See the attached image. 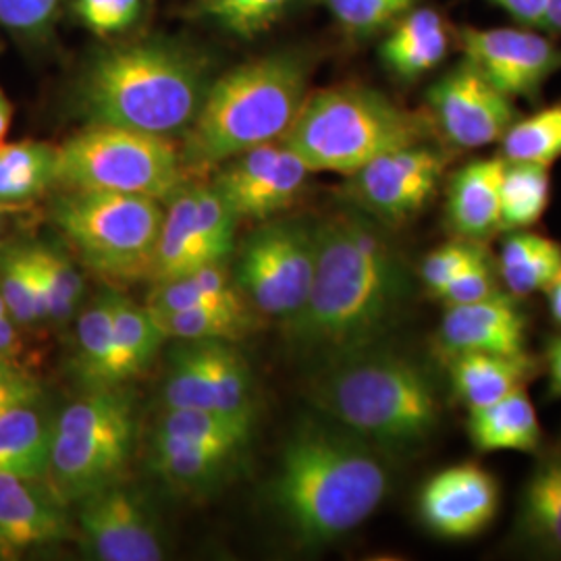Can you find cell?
<instances>
[{
    "label": "cell",
    "mask_w": 561,
    "mask_h": 561,
    "mask_svg": "<svg viewBox=\"0 0 561 561\" xmlns=\"http://www.w3.org/2000/svg\"><path fill=\"white\" fill-rule=\"evenodd\" d=\"M468 439L479 454H537L545 445L541 422L526 389L468 410Z\"/></svg>",
    "instance_id": "obj_24"
},
{
    "label": "cell",
    "mask_w": 561,
    "mask_h": 561,
    "mask_svg": "<svg viewBox=\"0 0 561 561\" xmlns=\"http://www.w3.org/2000/svg\"><path fill=\"white\" fill-rule=\"evenodd\" d=\"M80 539L99 561L164 560V537L148 502L131 486L113 482L81 497Z\"/></svg>",
    "instance_id": "obj_15"
},
{
    "label": "cell",
    "mask_w": 561,
    "mask_h": 561,
    "mask_svg": "<svg viewBox=\"0 0 561 561\" xmlns=\"http://www.w3.org/2000/svg\"><path fill=\"white\" fill-rule=\"evenodd\" d=\"M454 32L442 11L416 4L396 21L379 48L385 69L403 83H416L449 57Z\"/></svg>",
    "instance_id": "obj_22"
},
{
    "label": "cell",
    "mask_w": 561,
    "mask_h": 561,
    "mask_svg": "<svg viewBox=\"0 0 561 561\" xmlns=\"http://www.w3.org/2000/svg\"><path fill=\"white\" fill-rule=\"evenodd\" d=\"M426 115L449 150L500 144L520 119L516 101L505 96L468 59L443 71L424 94Z\"/></svg>",
    "instance_id": "obj_13"
},
{
    "label": "cell",
    "mask_w": 561,
    "mask_h": 561,
    "mask_svg": "<svg viewBox=\"0 0 561 561\" xmlns=\"http://www.w3.org/2000/svg\"><path fill=\"white\" fill-rule=\"evenodd\" d=\"M0 560H7V556H4V553H2V551H0Z\"/></svg>",
    "instance_id": "obj_53"
},
{
    "label": "cell",
    "mask_w": 561,
    "mask_h": 561,
    "mask_svg": "<svg viewBox=\"0 0 561 561\" xmlns=\"http://www.w3.org/2000/svg\"><path fill=\"white\" fill-rule=\"evenodd\" d=\"M248 301L204 304L175 312H150L164 340L231 341L243 337L252 327Z\"/></svg>",
    "instance_id": "obj_30"
},
{
    "label": "cell",
    "mask_w": 561,
    "mask_h": 561,
    "mask_svg": "<svg viewBox=\"0 0 561 561\" xmlns=\"http://www.w3.org/2000/svg\"><path fill=\"white\" fill-rule=\"evenodd\" d=\"M503 159L551 167L561 159V102L516 121L503 136Z\"/></svg>",
    "instance_id": "obj_35"
},
{
    "label": "cell",
    "mask_w": 561,
    "mask_h": 561,
    "mask_svg": "<svg viewBox=\"0 0 561 561\" xmlns=\"http://www.w3.org/2000/svg\"><path fill=\"white\" fill-rule=\"evenodd\" d=\"M545 294H547V301H549L551 321L556 322L561 329V275L551 283V287Z\"/></svg>",
    "instance_id": "obj_50"
},
{
    "label": "cell",
    "mask_w": 561,
    "mask_h": 561,
    "mask_svg": "<svg viewBox=\"0 0 561 561\" xmlns=\"http://www.w3.org/2000/svg\"><path fill=\"white\" fill-rule=\"evenodd\" d=\"M144 4L146 0H76V15L96 36H117L140 21Z\"/></svg>",
    "instance_id": "obj_44"
},
{
    "label": "cell",
    "mask_w": 561,
    "mask_h": 561,
    "mask_svg": "<svg viewBox=\"0 0 561 561\" xmlns=\"http://www.w3.org/2000/svg\"><path fill=\"white\" fill-rule=\"evenodd\" d=\"M136 445V403L121 389L88 391L53 424L46 484L57 502L81 497L123 479Z\"/></svg>",
    "instance_id": "obj_7"
},
{
    "label": "cell",
    "mask_w": 561,
    "mask_h": 561,
    "mask_svg": "<svg viewBox=\"0 0 561 561\" xmlns=\"http://www.w3.org/2000/svg\"><path fill=\"white\" fill-rule=\"evenodd\" d=\"M422 0H322L331 18L352 38H370L389 30Z\"/></svg>",
    "instance_id": "obj_41"
},
{
    "label": "cell",
    "mask_w": 561,
    "mask_h": 561,
    "mask_svg": "<svg viewBox=\"0 0 561 561\" xmlns=\"http://www.w3.org/2000/svg\"><path fill=\"white\" fill-rule=\"evenodd\" d=\"M484 250H486L484 243L461 240V238L445 241L435 250H431L419 266V283L426 291V296L435 300L442 294L443 287L449 280L456 279L466 266H470L481 256Z\"/></svg>",
    "instance_id": "obj_42"
},
{
    "label": "cell",
    "mask_w": 561,
    "mask_h": 561,
    "mask_svg": "<svg viewBox=\"0 0 561 561\" xmlns=\"http://www.w3.org/2000/svg\"><path fill=\"white\" fill-rule=\"evenodd\" d=\"M391 456L319 412L280 451L271 500L294 541L319 549L368 520L391 491Z\"/></svg>",
    "instance_id": "obj_2"
},
{
    "label": "cell",
    "mask_w": 561,
    "mask_h": 561,
    "mask_svg": "<svg viewBox=\"0 0 561 561\" xmlns=\"http://www.w3.org/2000/svg\"><path fill=\"white\" fill-rule=\"evenodd\" d=\"M76 377L85 391L113 389L123 385L113 327V291H104L81 312Z\"/></svg>",
    "instance_id": "obj_26"
},
{
    "label": "cell",
    "mask_w": 561,
    "mask_h": 561,
    "mask_svg": "<svg viewBox=\"0 0 561 561\" xmlns=\"http://www.w3.org/2000/svg\"><path fill=\"white\" fill-rule=\"evenodd\" d=\"M549 198V167L505 161L500 196V233L533 229L547 213Z\"/></svg>",
    "instance_id": "obj_31"
},
{
    "label": "cell",
    "mask_w": 561,
    "mask_h": 561,
    "mask_svg": "<svg viewBox=\"0 0 561 561\" xmlns=\"http://www.w3.org/2000/svg\"><path fill=\"white\" fill-rule=\"evenodd\" d=\"M11 123H13V106H11L7 94L0 88V144L7 138V134L11 129Z\"/></svg>",
    "instance_id": "obj_51"
},
{
    "label": "cell",
    "mask_w": 561,
    "mask_h": 561,
    "mask_svg": "<svg viewBox=\"0 0 561 561\" xmlns=\"http://www.w3.org/2000/svg\"><path fill=\"white\" fill-rule=\"evenodd\" d=\"M528 317L520 300L505 289L484 300L445 306L437 327V347L443 356L461 352L524 354Z\"/></svg>",
    "instance_id": "obj_18"
},
{
    "label": "cell",
    "mask_w": 561,
    "mask_h": 561,
    "mask_svg": "<svg viewBox=\"0 0 561 561\" xmlns=\"http://www.w3.org/2000/svg\"><path fill=\"white\" fill-rule=\"evenodd\" d=\"M18 347V331L11 317H0V358Z\"/></svg>",
    "instance_id": "obj_49"
},
{
    "label": "cell",
    "mask_w": 561,
    "mask_h": 561,
    "mask_svg": "<svg viewBox=\"0 0 561 561\" xmlns=\"http://www.w3.org/2000/svg\"><path fill=\"white\" fill-rule=\"evenodd\" d=\"M167 202L150 279H178L233 252L238 217L215 185H181Z\"/></svg>",
    "instance_id": "obj_12"
},
{
    "label": "cell",
    "mask_w": 561,
    "mask_h": 561,
    "mask_svg": "<svg viewBox=\"0 0 561 561\" xmlns=\"http://www.w3.org/2000/svg\"><path fill=\"white\" fill-rule=\"evenodd\" d=\"M416 294L381 222L356 210L317 221V264L308 298L283 321L291 354L319 366L381 345L405 321Z\"/></svg>",
    "instance_id": "obj_1"
},
{
    "label": "cell",
    "mask_w": 561,
    "mask_h": 561,
    "mask_svg": "<svg viewBox=\"0 0 561 561\" xmlns=\"http://www.w3.org/2000/svg\"><path fill=\"white\" fill-rule=\"evenodd\" d=\"M46 321L65 322L83 296V279L76 264L62 252L46 245L30 248Z\"/></svg>",
    "instance_id": "obj_36"
},
{
    "label": "cell",
    "mask_w": 561,
    "mask_h": 561,
    "mask_svg": "<svg viewBox=\"0 0 561 561\" xmlns=\"http://www.w3.org/2000/svg\"><path fill=\"white\" fill-rule=\"evenodd\" d=\"M32 405L0 414V474L42 481L48 468L53 424Z\"/></svg>",
    "instance_id": "obj_28"
},
{
    "label": "cell",
    "mask_w": 561,
    "mask_h": 561,
    "mask_svg": "<svg viewBox=\"0 0 561 561\" xmlns=\"http://www.w3.org/2000/svg\"><path fill=\"white\" fill-rule=\"evenodd\" d=\"M451 152L439 140L385 152L347 175L345 196L385 227L414 221L437 196Z\"/></svg>",
    "instance_id": "obj_11"
},
{
    "label": "cell",
    "mask_w": 561,
    "mask_h": 561,
    "mask_svg": "<svg viewBox=\"0 0 561 561\" xmlns=\"http://www.w3.org/2000/svg\"><path fill=\"white\" fill-rule=\"evenodd\" d=\"M164 210L131 194L67 190L53 204V221L85 266L104 279H150Z\"/></svg>",
    "instance_id": "obj_8"
},
{
    "label": "cell",
    "mask_w": 561,
    "mask_h": 561,
    "mask_svg": "<svg viewBox=\"0 0 561 561\" xmlns=\"http://www.w3.org/2000/svg\"><path fill=\"white\" fill-rule=\"evenodd\" d=\"M62 0H0V25L21 38H41L59 13Z\"/></svg>",
    "instance_id": "obj_45"
},
{
    "label": "cell",
    "mask_w": 561,
    "mask_h": 561,
    "mask_svg": "<svg viewBox=\"0 0 561 561\" xmlns=\"http://www.w3.org/2000/svg\"><path fill=\"white\" fill-rule=\"evenodd\" d=\"M500 503L497 479L477 461H460L422 482L416 512L431 535L443 541H468L493 524Z\"/></svg>",
    "instance_id": "obj_17"
},
{
    "label": "cell",
    "mask_w": 561,
    "mask_h": 561,
    "mask_svg": "<svg viewBox=\"0 0 561 561\" xmlns=\"http://www.w3.org/2000/svg\"><path fill=\"white\" fill-rule=\"evenodd\" d=\"M25 208H27V204H4V202H0V231H2L9 222L13 221L15 217L23 215Z\"/></svg>",
    "instance_id": "obj_52"
},
{
    "label": "cell",
    "mask_w": 561,
    "mask_h": 561,
    "mask_svg": "<svg viewBox=\"0 0 561 561\" xmlns=\"http://www.w3.org/2000/svg\"><path fill=\"white\" fill-rule=\"evenodd\" d=\"M445 360L451 396L468 410L489 405L518 389H526L528 382L542 370L541 360H537L530 352H461L445 356Z\"/></svg>",
    "instance_id": "obj_23"
},
{
    "label": "cell",
    "mask_w": 561,
    "mask_h": 561,
    "mask_svg": "<svg viewBox=\"0 0 561 561\" xmlns=\"http://www.w3.org/2000/svg\"><path fill=\"white\" fill-rule=\"evenodd\" d=\"M439 140L426 111H410L368 85H333L306 96L283 144L312 173L352 175L396 148Z\"/></svg>",
    "instance_id": "obj_6"
},
{
    "label": "cell",
    "mask_w": 561,
    "mask_h": 561,
    "mask_svg": "<svg viewBox=\"0 0 561 561\" xmlns=\"http://www.w3.org/2000/svg\"><path fill=\"white\" fill-rule=\"evenodd\" d=\"M503 291L497 262L484 250L477 261L466 266L456 279L449 280L443 287L442 294L435 300L445 306H458L470 301L484 300Z\"/></svg>",
    "instance_id": "obj_43"
},
{
    "label": "cell",
    "mask_w": 561,
    "mask_h": 561,
    "mask_svg": "<svg viewBox=\"0 0 561 561\" xmlns=\"http://www.w3.org/2000/svg\"><path fill=\"white\" fill-rule=\"evenodd\" d=\"M312 62L279 53L243 62L210 83L181 148L185 171L219 167L241 152L283 140L308 96Z\"/></svg>",
    "instance_id": "obj_5"
},
{
    "label": "cell",
    "mask_w": 561,
    "mask_h": 561,
    "mask_svg": "<svg viewBox=\"0 0 561 561\" xmlns=\"http://www.w3.org/2000/svg\"><path fill=\"white\" fill-rule=\"evenodd\" d=\"M62 503L34 479L0 474V551L7 560L71 537Z\"/></svg>",
    "instance_id": "obj_19"
},
{
    "label": "cell",
    "mask_w": 561,
    "mask_h": 561,
    "mask_svg": "<svg viewBox=\"0 0 561 561\" xmlns=\"http://www.w3.org/2000/svg\"><path fill=\"white\" fill-rule=\"evenodd\" d=\"M159 431L240 454L241 447L250 442L252 424L215 410H167Z\"/></svg>",
    "instance_id": "obj_38"
},
{
    "label": "cell",
    "mask_w": 561,
    "mask_h": 561,
    "mask_svg": "<svg viewBox=\"0 0 561 561\" xmlns=\"http://www.w3.org/2000/svg\"><path fill=\"white\" fill-rule=\"evenodd\" d=\"M113 327L119 354V370L123 385L141 375L154 356L159 354L164 335L146 306L113 291Z\"/></svg>",
    "instance_id": "obj_32"
},
{
    "label": "cell",
    "mask_w": 561,
    "mask_h": 561,
    "mask_svg": "<svg viewBox=\"0 0 561 561\" xmlns=\"http://www.w3.org/2000/svg\"><path fill=\"white\" fill-rule=\"evenodd\" d=\"M164 403L167 410H215L208 341H185L175 352L164 381Z\"/></svg>",
    "instance_id": "obj_34"
},
{
    "label": "cell",
    "mask_w": 561,
    "mask_h": 561,
    "mask_svg": "<svg viewBox=\"0 0 561 561\" xmlns=\"http://www.w3.org/2000/svg\"><path fill=\"white\" fill-rule=\"evenodd\" d=\"M57 183V146L23 140L0 144V202L30 204Z\"/></svg>",
    "instance_id": "obj_29"
},
{
    "label": "cell",
    "mask_w": 561,
    "mask_h": 561,
    "mask_svg": "<svg viewBox=\"0 0 561 561\" xmlns=\"http://www.w3.org/2000/svg\"><path fill=\"white\" fill-rule=\"evenodd\" d=\"M505 159L486 157L460 167L445 194V222L454 238L486 243L500 233V196Z\"/></svg>",
    "instance_id": "obj_21"
},
{
    "label": "cell",
    "mask_w": 561,
    "mask_h": 561,
    "mask_svg": "<svg viewBox=\"0 0 561 561\" xmlns=\"http://www.w3.org/2000/svg\"><path fill=\"white\" fill-rule=\"evenodd\" d=\"M215 410L229 419L254 424L252 377L240 352L227 341H208Z\"/></svg>",
    "instance_id": "obj_37"
},
{
    "label": "cell",
    "mask_w": 561,
    "mask_h": 561,
    "mask_svg": "<svg viewBox=\"0 0 561 561\" xmlns=\"http://www.w3.org/2000/svg\"><path fill=\"white\" fill-rule=\"evenodd\" d=\"M0 296L11 319L20 324L46 321L30 248L7 250L0 259Z\"/></svg>",
    "instance_id": "obj_39"
},
{
    "label": "cell",
    "mask_w": 561,
    "mask_h": 561,
    "mask_svg": "<svg viewBox=\"0 0 561 561\" xmlns=\"http://www.w3.org/2000/svg\"><path fill=\"white\" fill-rule=\"evenodd\" d=\"M497 7L514 23L545 32L549 36L561 34V0H486Z\"/></svg>",
    "instance_id": "obj_46"
},
{
    "label": "cell",
    "mask_w": 561,
    "mask_h": 561,
    "mask_svg": "<svg viewBox=\"0 0 561 561\" xmlns=\"http://www.w3.org/2000/svg\"><path fill=\"white\" fill-rule=\"evenodd\" d=\"M238 454L157 431L150 461L154 472L180 489H206L221 479Z\"/></svg>",
    "instance_id": "obj_27"
},
{
    "label": "cell",
    "mask_w": 561,
    "mask_h": 561,
    "mask_svg": "<svg viewBox=\"0 0 561 561\" xmlns=\"http://www.w3.org/2000/svg\"><path fill=\"white\" fill-rule=\"evenodd\" d=\"M291 4L294 0H198V11L240 38H256L273 27Z\"/></svg>",
    "instance_id": "obj_40"
},
{
    "label": "cell",
    "mask_w": 561,
    "mask_h": 561,
    "mask_svg": "<svg viewBox=\"0 0 561 561\" xmlns=\"http://www.w3.org/2000/svg\"><path fill=\"white\" fill-rule=\"evenodd\" d=\"M463 59L512 101H541L542 88L561 73V46L553 36L524 27H461Z\"/></svg>",
    "instance_id": "obj_14"
},
{
    "label": "cell",
    "mask_w": 561,
    "mask_h": 561,
    "mask_svg": "<svg viewBox=\"0 0 561 561\" xmlns=\"http://www.w3.org/2000/svg\"><path fill=\"white\" fill-rule=\"evenodd\" d=\"M535 456L510 537L530 556L561 560V437Z\"/></svg>",
    "instance_id": "obj_20"
},
{
    "label": "cell",
    "mask_w": 561,
    "mask_h": 561,
    "mask_svg": "<svg viewBox=\"0 0 561 561\" xmlns=\"http://www.w3.org/2000/svg\"><path fill=\"white\" fill-rule=\"evenodd\" d=\"M57 183L162 202L185 183V167L171 138L88 125L57 148Z\"/></svg>",
    "instance_id": "obj_9"
},
{
    "label": "cell",
    "mask_w": 561,
    "mask_h": 561,
    "mask_svg": "<svg viewBox=\"0 0 561 561\" xmlns=\"http://www.w3.org/2000/svg\"><path fill=\"white\" fill-rule=\"evenodd\" d=\"M497 271L503 289L524 300L535 294H545L561 275V243L530 229L505 233Z\"/></svg>",
    "instance_id": "obj_25"
},
{
    "label": "cell",
    "mask_w": 561,
    "mask_h": 561,
    "mask_svg": "<svg viewBox=\"0 0 561 561\" xmlns=\"http://www.w3.org/2000/svg\"><path fill=\"white\" fill-rule=\"evenodd\" d=\"M245 300L231 283L221 264H206L178 279L154 283L146 308L150 312H175L204 304H231Z\"/></svg>",
    "instance_id": "obj_33"
},
{
    "label": "cell",
    "mask_w": 561,
    "mask_h": 561,
    "mask_svg": "<svg viewBox=\"0 0 561 561\" xmlns=\"http://www.w3.org/2000/svg\"><path fill=\"white\" fill-rule=\"evenodd\" d=\"M41 398V387L30 375L0 358V414L18 408L32 405Z\"/></svg>",
    "instance_id": "obj_47"
},
{
    "label": "cell",
    "mask_w": 561,
    "mask_h": 561,
    "mask_svg": "<svg viewBox=\"0 0 561 561\" xmlns=\"http://www.w3.org/2000/svg\"><path fill=\"white\" fill-rule=\"evenodd\" d=\"M308 400L314 412L391 458L424 449L445 414L433 368L385 343L319 366L308 382Z\"/></svg>",
    "instance_id": "obj_3"
},
{
    "label": "cell",
    "mask_w": 561,
    "mask_h": 561,
    "mask_svg": "<svg viewBox=\"0 0 561 561\" xmlns=\"http://www.w3.org/2000/svg\"><path fill=\"white\" fill-rule=\"evenodd\" d=\"M208 88L201 53L178 41L144 38L108 46L88 62L78 106L88 125L173 138L190 129Z\"/></svg>",
    "instance_id": "obj_4"
},
{
    "label": "cell",
    "mask_w": 561,
    "mask_h": 561,
    "mask_svg": "<svg viewBox=\"0 0 561 561\" xmlns=\"http://www.w3.org/2000/svg\"><path fill=\"white\" fill-rule=\"evenodd\" d=\"M542 370L547 373V385L549 396L553 400H561V335H556L547 343L545 358H542Z\"/></svg>",
    "instance_id": "obj_48"
},
{
    "label": "cell",
    "mask_w": 561,
    "mask_h": 561,
    "mask_svg": "<svg viewBox=\"0 0 561 561\" xmlns=\"http://www.w3.org/2000/svg\"><path fill=\"white\" fill-rule=\"evenodd\" d=\"M317 264V221L264 222L243 241L236 287L262 314L291 319L308 298Z\"/></svg>",
    "instance_id": "obj_10"
},
{
    "label": "cell",
    "mask_w": 561,
    "mask_h": 561,
    "mask_svg": "<svg viewBox=\"0 0 561 561\" xmlns=\"http://www.w3.org/2000/svg\"><path fill=\"white\" fill-rule=\"evenodd\" d=\"M310 173L289 146L268 141L219 164L213 185L238 219L266 221L300 198Z\"/></svg>",
    "instance_id": "obj_16"
}]
</instances>
